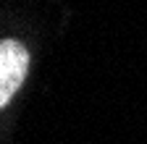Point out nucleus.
<instances>
[{
    "instance_id": "1",
    "label": "nucleus",
    "mask_w": 147,
    "mask_h": 144,
    "mask_svg": "<svg viewBox=\"0 0 147 144\" xmlns=\"http://www.w3.org/2000/svg\"><path fill=\"white\" fill-rule=\"evenodd\" d=\"M26 68H29V55L24 45L16 40H3L0 45V105L3 107L18 92L26 76Z\"/></svg>"
}]
</instances>
